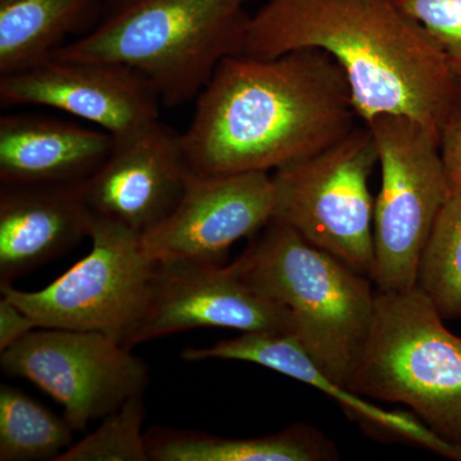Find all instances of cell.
Listing matches in <instances>:
<instances>
[{"label":"cell","instance_id":"obj_23","mask_svg":"<svg viewBox=\"0 0 461 461\" xmlns=\"http://www.w3.org/2000/svg\"><path fill=\"white\" fill-rule=\"evenodd\" d=\"M439 153L451 193L461 191V100L439 133Z\"/></svg>","mask_w":461,"mask_h":461},{"label":"cell","instance_id":"obj_2","mask_svg":"<svg viewBox=\"0 0 461 461\" xmlns=\"http://www.w3.org/2000/svg\"><path fill=\"white\" fill-rule=\"evenodd\" d=\"M326 51L341 67L363 123L403 115L439 139L461 87L438 45L393 0H266L249 18L241 54Z\"/></svg>","mask_w":461,"mask_h":461},{"label":"cell","instance_id":"obj_9","mask_svg":"<svg viewBox=\"0 0 461 461\" xmlns=\"http://www.w3.org/2000/svg\"><path fill=\"white\" fill-rule=\"evenodd\" d=\"M0 368L50 393L75 430L107 417L150 384L148 364L131 348L91 330H33L0 353Z\"/></svg>","mask_w":461,"mask_h":461},{"label":"cell","instance_id":"obj_18","mask_svg":"<svg viewBox=\"0 0 461 461\" xmlns=\"http://www.w3.org/2000/svg\"><path fill=\"white\" fill-rule=\"evenodd\" d=\"M150 461H329L339 459L330 439L308 424L273 435L227 438L198 430L151 429L145 433Z\"/></svg>","mask_w":461,"mask_h":461},{"label":"cell","instance_id":"obj_4","mask_svg":"<svg viewBox=\"0 0 461 461\" xmlns=\"http://www.w3.org/2000/svg\"><path fill=\"white\" fill-rule=\"evenodd\" d=\"M230 264L287 309L294 338L321 372L346 384L372 327L377 291L371 278L272 221Z\"/></svg>","mask_w":461,"mask_h":461},{"label":"cell","instance_id":"obj_11","mask_svg":"<svg viewBox=\"0 0 461 461\" xmlns=\"http://www.w3.org/2000/svg\"><path fill=\"white\" fill-rule=\"evenodd\" d=\"M0 103L58 109L114 139L156 123L163 105L150 81L131 67L58 56L0 76Z\"/></svg>","mask_w":461,"mask_h":461},{"label":"cell","instance_id":"obj_1","mask_svg":"<svg viewBox=\"0 0 461 461\" xmlns=\"http://www.w3.org/2000/svg\"><path fill=\"white\" fill-rule=\"evenodd\" d=\"M359 120L348 78L326 51L238 54L199 94L182 141L194 172L269 173L332 147Z\"/></svg>","mask_w":461,"mask_h":461},{"label":"cell","instance_id":"obj_20","mask_svg":"<svg viewBox=\"0 0 461 461\" xmlns=\"http://www.w3.org/2000/svg\"><path fill=\"white\" fill-rule=\"evenodd\" d=\"M418 286L445 321L461 318V191L451 194L437 218L421 257Z\"/></svg>","mask_w":461,"mask_h":461},{"label":"cell","instance_id":"obj_8","mask_svg":"<svg viewBox=\"0 0 461 461\" xmlns=\"http://www.w3.org/2000/svg\"><path fill=\"white\" fill-rule=\"evenodd\" d=\"M91 250L50 286L21 291L0 286L39 329L91 330L127 346L150 299L156 260L142 236L121 224L91 218ZM129 348V346H127Z\"/></svg>","mask_w":461,"mask_h":461},{"label":"cell","instance_id":"obj_22","mask_svg":"<svg viewBox=\"0 0 461 461\" xmlns=\"http://www.w3.org/2000/svg\"><path fill=\"white\" fill-rule=\"evenodd\" d=\"M438 45L461 87V0H393Z\"/></svg>","mask_w":461,"mask_h":461},{"label":"cell","instance_id":"obj_15","mask_svg":"<svg viewBox=\"0 0 461 461\" xmlns=\"http://www.w3.org/2000/svg\"><path fill=\"white\" fill-rule=\"evenodd\" d=\"M181 357L186 362L221 359L258 364L317 388L341 403L346 414L364 426L381 429L447 459L461 461V448L437 435L418 418L378 408L321 372L297 339L286 333H241L211 348H185Z\"/></svg>","mask_w":461,"mask_h":461},{"label":"cell","instance_id":"obj_14","mask_svg":"<svg viewBox=\"0 0 461 461\" xmlns=\"http://www.w3.org/2000/svg\"><path fill=\"white\" fill-rule=\"evenodd\" d=\"M81 184L2 185L0 286L68 253L89 238Z\"/></svg>","mask_w":461,"mask_h":461},{"label":"cell","instance_id":"obj_12","mask_svg":"<svg viewBox=\"0 0 461 461\" xmlns=\"http://www.w3.org/2000/svg\"><path fill=\"white\" fill-rule=\"evenodd\" d=\"M272 176L267 172H194L172 213L142 236L150 259L224 266L230 247L272 221Z\"/></svg>","mask_w":461,"mask_h":461},{"label":"cell","instance_id":"obj_5","mask_svg":"<svg viewBox=\"0 0 461 461\" xmlns=\"http://www.w3.org/2000/svg\"><path fill=\"white\" fill-rule=\"evenodd\" d=\"M377 291L362 355L345 386L363 397L403 403L461 448V336L446 327L420 286Z\"/></svg>","mask_w":461,"mask_h":461},{"label":"cell","instance_id":"obj_10","mask_svg":"<svg viewBox=\"0 0 461 461\" xmlns=\"http://www.w3.org/2000/svg\"><path fill=\"white\" fill-rule=\"evenodd\" d=\"M203 327L294 336L287 309L249 284L232 264L157 262L147 313L127 346Z\"/></svg>","mask_w":461,"mask_h":461},{"label":"cell","instance_id":"obj_7","mask_svg":"<svg viewBox=\"0 0 461 461\" xmlns=\"http://www.w3.org/2000/svg\"><path fill=\"white\" fill-rule=\"evenodd\" d=\"M366 124L375 136L381 169L372 281L378 291L408 290L418 286L421 257L453 194L439 139L403 115L381 114Z\"/></svg>","mask_w":461,"mask_h":461},{"label":"cell","instance_id":"obj_21","mask_svg":"<svg viewBox=\"0 0 461 461\" xmlns=\"http://www.w3.org/2000/svg\"><path fill=\"white\" fill-rule=\"evenodd\" d=\"M144 393L132 396L57 461H148Z\"/></svg>","mask_w":461,"mask_h":461},{"label":"cell","instance_id":"obj_3","mask_svg":"<svg viewBox=\"0 0 461 461\" xmlns=\"http://www.w3.org/2000/svg\"><path fill=\"white\" fill-rule=\"evenodd\" d=\"M250 0H104L98 25L56 56L131 67L165 107L196 100L226 58L244 50Z\"/></svg>","mask_w":461,"mask_h":461},{"label":"cell","instance_id":"obj_16","mask_svg":"<svg viewBox=\"0 0 461 461\" xmlns=\"http://www.w3.org/2000/svg\"><path fill=\"white\" fill-rule=\"evenodd\" d=\"M114 138L103 130L44 117L0 118L2 185L81 184L105 162Z\"/></svg>","mask_w":461,"mask_h":461},{"label":"cell","instance_id":"obj_24","mask_svg":"<svg viewBox=\"0 0 461 461\" xmlns=\"http://www.w3.org/2000/svg\"><path fill=\"white\" fill-rule=\"evenodd\" d=\"M38 324L11 300L0 299V353L25 339Z\"/></svg>","mask_w":461,"mask_h":461},{"label":"cell","instance_id":"obj_6","mask_svg":"<svg viewBox=\"0 0 461 461\" xmlns=\"http://www.w3.org/2000/svg\"><path fill=\"white\" fill-rule=\"evenodd\" d=\"M378 150L368 124L272 175V222L295 230L372 280L375 198L369 180Z\"/></svg>","mask_w":461,"mask_h":461},{"label":"cell","instance_id":"obj_19","mask_svg":"<svg viewBox=\"0 0 461 461\" xmlns=\"http://www.w3.org/2000/svg\"><path fill=\"white\" fill-rule=\"evenodd\" d=\"M71 424L16 387L0 386V460H58L72 445Z\"/></svg>","mask_w":461,"mask_h":461},{"label":"cell","instance_id":"obj_17","mask_svg":"<svg viewBox=\"0 0 461 461\" xmlns=\"http://www.w3.org/2000/svg\"><path fill=\"white\" fill-rule=\"evenodd\" d=\"M103 7L104 0H0V76L50 59L68 38H84Z\"/></svg>","mask_w":461,"mask_h":461},{"label":"cell","instance_id":"obj_13","mask_svg":"<svg viewBox=\"0 0 461 461\" xmlns=\"http://www.w3.org/2000/svg\"><path fill=\"white\" fill-rule=\"evenodd\" d=\"M193 173L182 133L159 120L114 139L105 162L81 182V194L93 217L144 236L172 213Z\"/></svg>","mask_w":461,"mask_h":461}]
</instances>
